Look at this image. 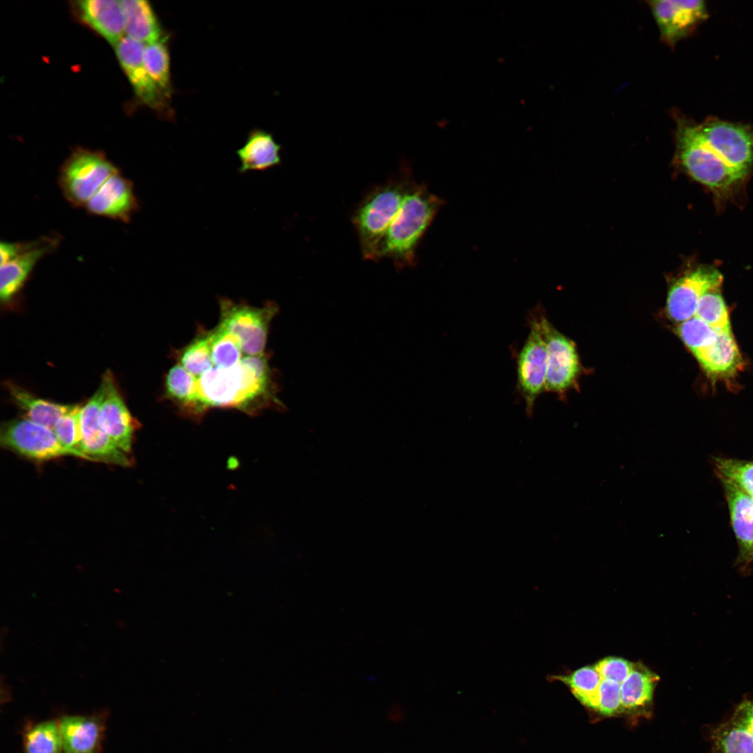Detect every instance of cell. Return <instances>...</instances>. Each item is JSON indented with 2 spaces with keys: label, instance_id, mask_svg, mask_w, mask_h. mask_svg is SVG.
I'll return each instance as SVG.
<instances>
[{
  "label": "cell",
  "instance_id": "obj_1",
  "mask_svg": "<svg viewBox=\"0 0 753 753\" xmlns=\"http://www.w3.org/2000/svg\"><path fill=\"white\" fill-rule=\"evenodd\" d=\"M677 155L685 171L714 192H730L753 165V132L734 123L713 121L695 125L676 121Z\"/></svg>",
  "mask_w": 753,
  "mask_h": 753
},
{
  "label": "cell",
  "instance_id": "obj_2",
  "mask_svg": "<svg viewBox=\"0 0 753 753\" xmlns=\"http://www.w3.org/2000/svg\"><path fill=\"white\" fill-rule=\"evenodd\" d=\"M267 358L245 356L230 367L213 365L197 377L200 411L210 407L249 411L274 402Z\"/></svg>",
  "mask_w": 753,
  "mask_h": 753
},
{
  "label": "cell",
  "instance_id": "obj_3",
  "mask_svg": "<svg viewBox=\"0 0 753 753\" xmlns=\"http://www.w3.org/2000/svg\"><path fill=\"white\" fill-rule=\"evenodd\" d=\"M441 203V199L424 185L413 181L400 211L380 242L376 261L386 258L397 267L413 265L419 241Z\"/></svg>",
  "mask_w": 753,
  "mask_h": 753
},
{
  "label": "cell",
  "instance_id": "obj_4",
  "mask_svg": "<svg viewBox=\"0 0 753 753\" xmlns=\"http://www.w3.org/2000/svg\"><path fill=\"white\" fill-rule=\"evenodd\" d=\"M413 180L404 172L376 186L363 198L351 221L363 258L376 261L380 242L400 209Z\"/></svg>",
  "mask_w": 753,
  "mask_h": 753
},
{
  "label": "cell",
  "instance_id": "obj_5",
  "mask_svg": "<svg viewBox=\"0 0 753 753\" xmlns=\"http://www.w3.org/2000/svg\"><path fill=\"white\" fill-rule=\"evenodd\" d=\"M120 169L100 151L77 149L61 165L58 183L73 206H85L105 182Z\"/></svg>",
  "mask_w": 753,
  "mask_h": 753
},
{
  "label": "cell",
  "instance_id": "obj_6",
  "mask_svg": "<svg viewBox=\"0 0 753 753\" xmlns=\"http://www.w3.org/2000/svg\"><path fill=\"white\" fill-rule=\"evenodd\" d=\"M220 307L218 326L234 337L245 355L263 354L276 307L270 303L262 307H252L225 298L220 301Z\"/></svg>",
  "mask_w": 753,
  "mask_h": 753
},
{
  "label": "cell",
  "instance_id": "obj_7",
  "mask_svg": "<svg viewBox=\"0 0 753 753\" xmlns=\"http://www.w3.org/2000/svg\"><path fill=\"white\" fill-rule=\"evenodd\" d=\"M0 442L4 448L38 461L72 456L60 443L52 429L26 418L13 419L3 424Z\"/></svg>",
  "mask_w": 753,
  "mask_h": 753
},
{
  "label": "cell",
  "instance_id": "obj_8",
  "mask_svg": "<svg viewBox=\"0 0 753 753\" xmlns=\"http://www.w3.org/2000/svg\"><path fill=\"white\" fill-rule=\"evenodd\" d=\"M547 366V348L535 317L530 322L528 336L517 360V387L528 416L533 413L538 397L545 390Z\"/></svg>",
  "mask_w": 753,
  "mask_h": 753
},
{
  "label": "cell",
  "instance_id": "obj_9",
  "mask_svg": "<svg viewBox=\"0 0 753 753\" xmlns=\"http://www.w3.org/2000/svg\"><path fill=\"white\" fill-rule=\"evenodd\" d=\"M538 321L547 352L545 390L563 393L575 384L580 371L575 344L545 317Z\"/></svg>",
  "mask_w": 753,
  "mask_h": 753
},
{
  "label": "cell",
  "instance_id": "obj_10",
  "mask_svg": "<svg viewBox=\"0 0 753 753\" xmlns=\"http://www.w3.org/2000/svg\"><path fill=\"white\" fill-rule=\"evenodd\" d=\"M722 280L720 271L710 266H701L683 275L669 289L666 304L668 317L679 324L693 317L700 298L720 289Z\"/></svg>",
  "mask_w": 753,
  "mask_h": 753
},
{
  "label": "cell",
  "instance_id": "obj_11",
  "mask_svg": "<svg viewBox=\"0 0 753 753\" xmlns=\"http://www.w3.org/2000/svg\"><path fill=\"white\" fill-rule=\"evenodd\" d=\"M144 46L125 36L114 47L119 61L139 100L162 115L172 117L169 98L158 87L144 66Z\"/></svg>",
  "mask_w": 753,
  "mask_h": 753
},
{
  "label": "cell",
  "instance_id": "obj_12",
  "mask_svg": "<svg viewBox=\"0 0 753 753\" xmlns=\"http://www.w3.org/2000/svg\"><path fill=\"white\" fill-rule=\"evenodd\" d=\"M104 395L102 381L93 395L81 407L82 451L89 461L128 466L130 464L128 454L115 445L100 424L99 411Z\"/></svg>",
  "mask_w": 753,
  "mask_h": 753
},
{
  "label": "cell",
  "instance_id": "obj_13",
  "mask_svg": "<svg viewBox=\"0 0 753 753\" xmlns=\"http://www.w3.org/2000/svg\"><path fill=\"white\" fill-rule=\"evenodd\" d=\"M657 25L660 38L673 47L689 34L706 15L699 0H657L648 1Z\"/></svg>",
  "mask_w": 753,
  "mask_h": 753
},
{
  "label": "cell",
  "instance_id": "obj_14",
  "mask_svg": "<svg viewBox=\"0 0 753 753\" xmlns=\"http://www.w3.org/2000/svg\"><path fill=\"white\" fill-rule=\"evenodd\" d=\"M718 479L723 488L731 525L738 547L735 565L741 574L747 575L750 574L753 563V501L731 481L722 478Z\"/></svg>",
  "mask_w": 753,
  "mask_h": 753
},
{
  "label": "cell",
  "instance_id": "obj_15",
  "mask_svg": "<svg viewBox=\"0 0 753 753\" xmlns=\"http://www.w3.org/2000/svg\"><path fill=\"white\" fill-rule=\"evenodd\" d=\"M84 207L90 214L128 223L139 202L133 183L120 172L110 176Z\"/></svg>",
  "mask_w": 753,
  "mask_h": 753
},
{
  "label": "cell",
  "instance_id": "obj_16",
  "mask_svg": "<svg viewBox=\"0 0 753 753\" xmlns=\"http://www.w3.org/2000/svg\"><path fill=\"white\" fill-rule=\"evenodd\" d=\"M61 239V236L56 234L42 236L34 240L29 249L1 266L0 297L2 302L10 301L21 290L37 263L55 251Z\"/></svg>",
  "mask_w": 753,
  "mask_h": 753
},
{
  "label": "cell",
  "instance_id": "obj_17",
  "mask_svg": "<svg viewBox=\"0 0 753 753\" xmlns=\"http://www.w3.org/2000/svg\"><path fill=\"white\" fill-rule=\"evenodd\" d=\"M102 381L105 386V395L99 411L100 424L115 445L128 454L135 429L132 418L112 374L106 372Z\"/></svg>",
  "mask_w": 753,
  "mask_h": 753
},
{
  "label": "cell",
  "instance_id": "obj_18",
  "mask_svg": "<svg viewBox=\"0 0 753 753\" xmlns=\"http://www.w3.org/2000/svg\"><path fill=\"white\" fill-rule=\"evenodd\" d=\"M710 753H753V699H746L710 735Z\"/></svg>",
  "mask_w": 753,
  "mask_h": 753
},
{
  "label": "cell",
  "instance_id": "obj_19",
  "mask_svg": "<svg viewBox=\"0 0 753 753\" xmlns=\"http://www.w3.org/2000/svg\"><path fill=\"white\" fill-rule=\"evenodd\" d=\"M58 722L63 753H100L106 713L62 715Z\"/></svg>",
  "mask_w": 753,
  "mask_h": 753
},
{
  "label": "cell",
  "instance_id": "obj_20",
  "mask_svg": "<svg viewBox=\"0 0 753 753\" xmlns=\"http://www.w3.org/2000/svg\"><path fill=\"white\" fill-rule=\"evenodd\" d=\"M693 355L713 382L733 377L743 365L741 353L731 333L719 332L715 342Z\"/></svg>",
  "mask_w": 753,
  "mask_h": 753
},
{
  "label": "cell",
  "instance_id": "obj_21",
  "mask_svg": "<svg viewBox=\"0 0 753 753\" xmlns=\"http://www.w3.org/2000/svg\"><path fill=\"white\" fill-rule=\"evenodd\" d=\"M82 20L115 46L124 36V21L119 1L85 0L77 2Z\"/></svg>",
  "mask_w": 753,
  "mask_h": 753
},
{
  "label": "cell",
  "instance_id": "obj_22",
  "mask_svg": "<svg viewBox=\"0 0 753 753\" xmlns=\"http://www.w3.org/2000/svg\"><path fill=\"white\" fill-rule=\"evenodd\" d=\"M119 2L123 15L126 36L144 45L165 38L156 15L149 1L121 0Z\"/></svg>",
  "mask_w": 753,
  "mask_h": 753
},
{
  "label": "cell",
  "instance_id": "obj_23",
  "mask_svg": "<svg viewBox=\"0 0 753 753\" xmlns=\"http://www.w3.org/2000/svg\"><path fill=\"white\" fill-rule=\"evenodd\" d=\"M280 149L271 133L260 129L252 130L236 151L241 162L239 172L264 171L278 165L281 162Z\"/></svg>",
  "mask_w": 753,
  "mask_h": 753
},
{
  "label": "cell",
  "instance_id": "obj_24",
  "mask_svg": "<svg viewBox=\"0 0 753 753\" xmlns=\"http://www.w3.org/2000/svg\"><path fill=\"white\" fill-rule=\"evenodd\" d=\"M659 677L641 664H635L621 684L622 714H646Z\"/></svg>",
  "mask_w": 753,
  "mask_h": 753
},
{
  "label": "cell",
  "instance_id": "obj_25",
  "mask_svg": "<svg viewBox=\"0 0 753 753\" xmlns=\"http://www.w3.org/2000/svg\"><path fill=\"white\" fill-rule=\"evenodd\" d=\"M8 391L13 401L24 412L26 418L52 429L59 419L74 406L39 398L12 384L9 385Z\"/></svg>",
  "mask_w": 753,
  "mask_h": 753
},
{
  "label": "cell",
  "instance_id": "obj_26",
  "mask_svg": "<svg viewBox=\"0 0 753 753\" xmlns=\"http://www.w3.org/2000/svg\"><path fill=\"white\" fill-rule=\"evenodd\" d=\"M552 679L568 685L581 704L597 712L602 678L594 666L581 667L568 675L554 676Z\"/></svg>",
  "mask_w": 753,
  "mask_h": 753
},
{
  "label": "cell",
  "instance_id": "obj_27",
  "mask_svg": "<svg viewBox=\"0 0 753 753\" xmlns=\"http://www.w3.org/2000/svg\"><path fill=\"white\" fill-rule=\"evenodd\" d=\"M24 753H63L58 720H48L29 725L22 735Z\"/></svg>",
  "mask_w": 753,
  "mask_h": 753
},
{
  "label": "cell",
  "instance_id": "obj_28",
  "mask_svg": "<svg viewBox=\"0 0 753 753\" xmlns=\"http://www.w3.org/2000/svg\"><path fill=\"white\" fill-rule=\"evenodd\" d=\"M144 66L158 87L170 99L172 86L170 76V57L166 38L145 45L143 51Z\"/></svg>",
  "mask_w": 753,
  "mask_h": 753
},
{
  "label": "cell",
  "instance_id": "obj_29",
  "mask_svg": "<svg viewBox=\"0 0 753 753\" xmlns=\"http://www.w3.org/2000/svg\"><path fill=\"white\" fill-rule=\"evenodd\" d=\"M165 388L167 396L174 402L187 409L200 411L197 377L179 363L169 370Z\"/></svg>",
  "mask_w": 753,
  "mask_h": 753
},
{
  "label": "cell",
  "instance_id": "obj_30",
  "mask_svg": "<svg viewBox=\"0 0 753 753\" xmlns=\"http://www.w3.org/2000/svg\"><path fill=\"white\" fill-rule=\"evenodd\" d=\"M178 363L196 377L213 367L209 331L198 335L180 351Z\"/></svg>",
  "mask_w": 753,
  "mask_h": 753
},
{
  "label": "cell",
  "instance_id": "obj_31",
  "mask_svg": "<svg viewBox=\"0 0 753 753\" xmlns=\"http://www.w3.org/2000/svg\"><path fill=\"white\" fill-rule=\"evenodd\" d=\"M713 464L717 478L731 481L747 494L753 501V460L715 457Z\"/></svg>",
  "mask_w": 753,
  "mask_h": 753
},
{
  "label": "cell",
  "instance_id": "obj_32",
  "mask_svg": "<svg viewBox=\"0 0 753 753\" xmlns=\"http://www.w3.org/2000/svg\"><path fill=\"white\" fill-rule=\"evenodd\" d=\"M694 317L717 332L731 333L728 310L720 289L703 295L698 303Z\"/></svg>",
  "mask_w": 753,
  "mask_h": 753
},
{
  "label": "cell",
  "instance_id": "obj_33",
  "mask_svg": "<svg viewBox=\"0 0 753 753\" xmlns=\"http://www.w3.org/2000/svg\"><path fill=\"white\" fill-rule=\"evenodd\" d=\"M209 335L213 365L230 367L245 356L234 337L220 326L209 330Z\"/></svg>",
  "mask_w": 753,
  "mask_h": 753
},
{
  "label": "cell",
  "instance_id": "obj_34",
  "mask_svg": "<svg viewBox=\"0 0 753 753\" xmlns=\"http://www.w3.org/2000/svg\"><path fill=\"white\" fill-rule=\"evenodd\" d=\"M80 411L79 406L74 405L59 419L54 427L53 431L60 443L72 454V456L88 460L82 451Z\"/></svg>",
  "mask_w": 753,
  "mask_h": 753
},
{
  "label": "cell",
  "instance_id": "obj_35",
  "mask_svg": "<svg viewBox=\"0 0 753 753\" xmlns=\"http://www.w3.org/2000/svg\"><path fill=\"white\" fill-rule=\"evenodd\" d=\"M677 333L686 347L694 353L715 342L719 332L694 316L679 324Z\"/></svg>",
  "mask_w": 753,
  "mask_h": 753
},
{
  "label": "cell",
  "instance_id": "obj_36",
  "mask_svg": "<svg viewBox=\"0 0 753 753\" xmlns=\"http://www.w3.org/2000/svg\"><path fill=\"white\" fill-rule=\"evenodd\" d=\"M597 713L609 717L622 714L620 683L602 678Z\"/></svg>",
  "mask_w": 753,
  "mask_h": 753
},
{
  "label": "cell",
  "instance_id": "obj_37",
  "mask_svg": "<svg viewBox=\"0 0 753 753\" xmlns=\"http://www.w3.org/2000/svg\"><path fill=\"white\" fill-rule=\"evenodd\" d=\"M634 664L616 657H608L600 660L594 667L602 679L611 680L621 684L632 670Z\"/></svg>",
  "mask_w": 753,
  "mask_h": 753
},
{
  "label": "cell",
  "instance_id": "obj_38",
  "mask_svg": "<svg viewBox=\"0 0 753 753\" xmlns=\"http://www.w3.org/2000/svg\"><path fill=\"white\" fill-rule=\"evenodd\" d=\"M33 241L34 240L17 243L2 241L0 244L1 266L11 261L29 249L33 245Z\"/></svg>",
  "mask_w": 753,
  "mask_h": 753
},
{
  "label": "cell",
  "instance_id": "obj_39",
  "mask_svg": "<svg viewBox=\"0 0 753 753\" xmlns=\"http://www.w3.org/2000/svg\"><path fill=\"white\" fill-rule=\"evenodd\" d=\"M8 632H9V629H8V627L3 626L1 628V635H0L1 636L0 647H1V652L3 651V644L5 642V639L6 638Z\"/></svg>",
  "mask_w": 753,
  "mask_h": 753
}]
</instances>
